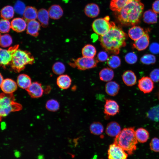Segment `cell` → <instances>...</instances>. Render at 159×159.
Masks as SVG:
<instances>
[{
    "instance_id": "6da1fadb",
    "label": "cell",
    "mask_w": 159,
    "mask_h": 159,
    "mask_svg": "<svg viewBox=\"0 0 159 159\" xmlns=\"http://www.w3.org/2000/svg\"><path fill=\"white\" fill-rule=\"evenodd\" d=\"M127 35L120 27L111 21L109 31L100 38L102 46L109 53L118 54L120 49L126 45Z\"/></svg>"
},
{
    "instance_id": "7a4b0ae2",
    "label": "cell",
    "mask_w": 159,
    "mask_h": 159,
    "mask_svg": "<svg viewBox=\"0 0 159 159\" xmlns=\"http://www.w3.org/2000/svg\"><path fill=\"white\" fill-rule=\"evenodd\" d=\"M144 8L141 0H129L118 13L117 19L126 26H135L139 23Z\"/></svg>"
},
{
    "instance_id": "3957f363",
    "label": "cell",
    "mask_w": 159,
    "mask_h": 159,
    "mask_svg": "<svg viewBox=\"0 0 159 159\" xmlns=\"http://www.w3.org/2000/svg\"><path fill=\"white\" fill-rule=\"evenodd\" d=\"M135 132L134 127L124 128L115 137L114 143L129 154H132L136 149L138 143Z\"/></svg>"
},
{
    "instance_id": "277c9868",
    "label": "cell",
    "mask_w": 159,
    "mask_h": 159,
    "mask_svg": "<svg viewBox=\"0 0 159 159\" xmlns=\"http://www.w3.org/2000/svg\"><path fill=\"white\" fill-rule=\"evenodd\" d=\"M34 59L32 54L27 51L18 49L13 54L11 66L16 72H19L24 69L27 64H32Z\"/></svg>"
},
{
    "instance_id": "5b68a950",
    "label": "cell",
    "mask_w": 159,
    "mask_h": 159,
    "mask_svg": "<svg viewBox=\"0 0 159 159\" xmlns=\"http://www.w3.org/2000/svg\"><path fill=\"white\" fill-rule=\"evenodd\" d=\"M22 108V105L15 101L13 94H0V121L11 112L19 111Z\"/></svg>"
},
{
    "instance_id": "8992f818",
    "label": "cell",
    "mask_w": 159,
    "mask_h": 159,
    "mask_svg": "<svg viewBox=\"0 0 159 159\" xmlns=\"http://www.w3.org/2000/svg\"><path fill=\"white\" fill-rule=\"evenodd\" d=\"M110 18L106 16L103 18L95 20L92 24L94 31L97 34L102 36L109 31L111 26V21L110 22Z\"/></svg>"
},
{
    "instance_id": "52a82bcc",
    "label": "cell",
    "mask_w": 159,
    "mask_h": 159,
    "mask_svg": "<svg viewBox=\"0 0 159 159\" xmlns=\"http://www.w3.org/2000/svg\"><path fill=\"white\" fill-rule=\"evenodd\" d=\"M70 64L72 67H77L81 70H85L96 67L98 61L94 58L82 57L73 60Z\"/></svg>"
},
{
    "instance_id": "ba28073f",
    "label": "cell",
    "mask_w": 159,
    "mask_h": 159,
    "mask_svg": "<svg viewBox=\"0 0 159 159\" xmlns=\"http://www.w3.org/2000/svg\"><path fill=\"white\" fill-rule=\"evenodd\" d=\"M19 45L17 44L9 47L8 50L0 48V67L5 68L10 64L14 52L18 49Z\"/></svg>"
},
{
    "instance_id": "9c48e42d",
    "label": "cell",
    "mask_w": 159,
    "mask_h": 159,
    "mask_svg": "<svg viewBox=\"0 0 159 159\" xmlns=\"http://www.w3.org/2000/svg\"><path fill=\"white\" fill-rule=\"evenodd\" d=\"M108 159H126L128 154L121 147L114 143L108 150Z\"/></svg>"
},
{
    "instance_id": "30bf717a",
    "label": "cell",
    "mask_w": 159,
    "mask_h": 159,
    "mask_svg": "<svg viewBox=\"0 0 159 159\" xmlns=\"http://www.w3.org/2000/svg\"><path fill=\"white\" fill-rule=\"evenodd\" d=\"M119 112V107L115 100L106 99L104 108V113L107 116H112L117 114Z\"/></svg>"
},
{
    "instance_id": "8fae6325",
    "label": "cell",
    "mask_w": 159,
    "mask_h": 159,
    "mask_svg": "<svg viewBox=\"0 0 159 159\" xmlns=\"http://www.w3.org/2000/svg\"><path fill=\"white\" fill-rule=\"evenodd\" d=\"M138 86L140 91L144 93L151 92L154 87L153 82L148 77H144L138 82Z\"/></svg>"
},
{
    "instance_id": "7c38bea8",
    "label": "cell",
    "mask_w": 159,
    "mask_h": 159,
    "mask_svg": "<svg viewBox=\"0 0 159 159\" xmlns=\"http://www.w3.org/2000/svg\"><path fill=\"white\" fill-rule=\"evenodd\" d=\"M26 90L29 96L33 98L41 97L44 92L41 84L37 82L32 83Z\"/></svg>"
},
{
    "instance_id": "4fadbf2b",
    "label": "cell",
    "mask_w": 159,
    "mask_h": 159,
    "mask_svg": "<svg viewBox=\"0 0 159 159\" xmlns=\"http://www.w3.org/2000/svg\"><path fill=\"white\" fill-rule=\"evenodd\" d=\"M1 87L4 93L13 94L17 89V84L13 80L7 78L4 80Z\"/></svg>"
},
{
    "instance_id": "5bb4252c",
    "label": "cell",
    "mask_w": 159,
    "mask_h": 159,
    "mask_svg": "<svg viewBox=\"0 0 159 159\" xmlns=\"http://www.w3.org/2000/svg\"><path fill=\"white\" fill-rule=\"evenodd\" d=\"M11 28L17 32H21L26 29L27 26L26 22L23 19L17 17L11 21Z\"/></svg>"
},
{
    "instance_id": "9a60e30c",
    "label": "cell",
    "mask_w": 159,
    "mask_h": 159,
    "mask_svg": "<svg viewBox=\"0 0 159 159\" xmlns=\"http://www.w3.org/2000/svg\"><path fill=\"white\" fill-rule=\"evenodd\" d=\"M149 43V37L147 33L135 41L133 46L137 50L140 51L145 49L148 46Z\"/></svg>"
},
{
    "instance_id": "2e32d148",
    "label": "cell",
    "mask_w": 159,
    "mask_h": 159,
    "mask_svg": "<svg viewBox=\"0 0 159 159\" xmlns=\"http://www.w3.org/2000/svg\"><path fill=\"white\" fill-rule=\"evenodd\" d=\"M27 23L26 33L34 37L37 36L41 27L39 22L34 20L30 21Z\"/></svg>"
},
{
    "instance_id": "e0dca14e",
    "label": "cell",
    "mask_w": 159,
    "mask_h": 159,
    "mask_svg": "<svg viewBox=\"0 0 159 159\" xmlns=\"http://www.w3.org/2000/svg\"><path fill=\"white\" fill-rule=\"evenodd\" d=\"M121 127L117 122L112 121L107 125L105 130L106 134L111 137H116L121 131Z\"/></svg>"
},
{
    "instance_id": "ac0fdd59",
    "label": "cell",
    "mask_w": 159,
    "mask_h": 159,
    "mask_svg": "<svg viewBox=\"0 0 159 159\" xmlns=\"http://www.w3.org/2000/svg\"><path fill=\"white\" fill-rule=\"evenodd\" d=\"M49 17L54 20L60 19L63 16V11L61 7L58 4L51 5L48 10Z\"/></svg>"
},
{
    "instance_id": "d6986e66",
    "label": "cell",
    "mask_w": 159,
    "mask_h": 159,
    "mask_svg": "<svg viewBox=\"0 0 159 159\" xmlns=\"http://www.w3.org/2000/svg\"><path fill=\"white\" fill-rule=\"evenodd\" d=\"M84 12L87 16L94 18L98 15L100 10L99 6L97 4L91 3L86 6L84 9Z\"/></svg>"
},
{
    "instance_id": "ffe728a7",
    "label": "cell",
    "mask_w": 159,
    "mask_h": 159,
    "mask_svg": "<svg viewBox=\"0 0 159 159\" xmlns=\"http://www.w3.org/2000/svg\"><path fill=\"white\" fill-rule=\"evenodd\" d=\"M38 11L34 7L28 6L26 7L23 14L24 19L26 22L30 21L36 20L37 18Z\"/></svg>"
},
{
    "instance_id": "44dd1931",
    "label": "cell",
    "mask_w": 159,
    "mask_h": 159,
    "mask_svg": "<svg viewBox=\"0 0 159 159\" xmlns=\"http://www.w3.org/2000/svg\"><path fill=\"white\" fill-rule=\"evenodd\" d=\"M122 79L127 85L131 86L135 85L137 82V78L134 73L131 70H127L123 74Z\"/></svg>"
},
{
    "instance_id": "7402d4cb",
    "label": "cell",
    "mask_w": 159,
    "mask_h": 159,
    "mask_svg": "<svg viewBox=\"0 0 159 159\" xmlns=\"http://www.w3.org/2000/svg\"><path fill=\"white\" fill-rule=\"evenodd\" d=\"M145 33L142 27L135 25L129 29L128 34L132 40L135 41L142 36Z\"/></svg>"
},
{
    "instance_id": "603a6c76",
    "label": "cell",
    "mask_w": 159,
    "mask_h": 159,
    "mask_svg": "<svg viewBox=\"0 0 159 159\" xmlns=\"http://www.w3.org/2000/svg\"><path fill=\"white\" fill-rule=\"evenodd\" d=\"M71 83V78L67 74H61L57 80V84L58 87L63 90L68 89L70 87Z\"/></svg>"
},
{
    "instance_id": "cb8c5ba5",
    "label": "cell",
    "mask_w": 159,
    "mask_h": 159,
    "mask_svg": "<svg viewBox=\"0 0 159 159\" xmlns=\"http://www.w3.org/2000/svg\"><path fill=\"white\" fill-rule=\"evenodd\" d=\"M49 16L48 10L42 8L38 11L37 19L43 27H47L49 24Z\"/></svg>"
},
{
    "instance_id": "d4e9b609",
    "label": "cell",
    "mask_w": 159,
    "mask_h": 159,
    "mask_svg": "<svg viewBox=\"0 0 159 159\" xmlns=\"http://www.w3.org/2000/svg\"><path fill=\"white\" fill-rule=\"evenodd\" d=\"M32 83L30 77L26 74H20L17 77V85L22 89L26 90L29 87Z\"/></svg>"
},
{
    "instance_id": "484cf974",
    "label": "cell",
    "mask_w": 159,
    "mask_h": 159,
    "mask_svg": "<svg viewBox=\"0 0 159 159\" xmlns=\"http://www.w3.org/2000/svg\"><path fill=\"white\" fill-rule=\"evenodd\" d=\"M143 18L145 23L149 24H154L157 22L158 16L153 10L149 9L144 13Z\"/></svg>"
},
{
    "instance_id": "4316f807",
    "label": "cell",
    "mask_w": 159,
    "mask_h": 159,
    "mask_svg": "<svg viewBox=\"0 0 159 159\" xmlns=\"http://www.w3.org/2000/svg\"><path fill=\"white\" fill-rule=\"evenodd\" d=\"M120 87L119 85L115 81H109L105 86V91L109 95L115 96L118 93Z\"/></svg>"
},
{
    "instance_id": "83f0119b",
    "label": "cell",
    "mask_w": 159,
    "mask_h": 159,
    "mask_svg": "<svg viewBox=\"0 0 159 159\" xmlns=\"http://www.w3.org/2000/svg\"><path fill=\"white\" fill-rule=\"evenodd\" d=\"M101 80L105 82H109L114 77V72L110 68H105L102 69L99 73Z\"/></svg>"
},
{
    "instance_id": "f1b7e54d",
    "label": "cell",
    "mask_w": 159,
    "mask_h": 159,
    "mask_svg": "<svg viewBox=\"0 0 159 159\" xmlns=\"http://www.w3.org/2000/svg\"><path fill=\"white\" fill-rule=\"evenodd\" d=\"M14 8L11 6L7 5L3 7L0 11V16L4 19L9 20L13 18L14 12Z\"/></svg>"
},
{
    "instance_id": "f546056e",
    "label": "cell",
    "mask_w": 159,
    "mask_h": 159,
    "mask_svg": "<svg viewBox=\"0 0 159 159\" xmlns=\"http://www.w3.org/2000/svg\"><path fill=\"white\" fill-rule=\"evenodd\" d=\"M136 138L138 141L141 143L146 142L149 137V133L146 129L140 128L135 132Z\"/></svg>"
},
{
    "instance_id": "4dcf8cb0",
    "label": "cell",
    "mask_w": 159,
    "mask_h": 159,
    "mask_svg": "<svg viewBox=\"0 0 159 159\" xmlns=\"http://www.w3.org/2000/svg\"><path fill=\"white\" fill-rule=\"evenodd\" d=\"M96 53L95 47L93 45L88 44L85 46L82 50V53L83 57L94 58Z\"/></svg>"
},
{
    "instance_id": "1f68e13d",
    "label": "cell",
    "mask_w": 159,
    "mask_h": 159,
    "mask_svg": "<svg viewBox=\"0 0 159 159\" xmlns=\"http://www.w3.org/2000/svg\"><path fill=\"white\" fill-rule=\"evenodd\" d=\"M129 0H111L110 8L112 11L118 12Z\"/></svg>"
},
{
    "instance_id": "d6a6232c",
    "label": "cell",
    "mask_w": 159,
    "mask_h": 159,
    "mask_svg": "<svg viewBox=\"0 0 159 159\" xmlns=\"http://www.w3.org/2000/svg\"><path fill=\"white\" fill-rule=\"evenodd\" d=\"M104 130V127L102 124L98 122H95L92 123L90 127L91 133L95 135L102 134Z\"/></svg>"
},
{
    "instance_id": "836d02e7",
    "label": "cell",
    "mask_w": 159,
    "mask_h": 159,
    "mask_svg": "<svg viewBox=\"0 0 159 159\" xmlns=\"http://www.w3.org/2000/svg\"><path fill=\"white\" fill-rule=\"evenodd\" d=\"M147 117L150 120L156 122L159 121V105L152 107L148 112Z\"/></svg>"
},
{
    "instance_id": "e575fe53",
    "label": "cell",
    "mask_w": 159,
    "mask_h": 159,
    "mask_svg": "<svg viewBox=\"0 0 159 159\" xmlns=\"http://www.w3.org/2000/svg\"><path fill=\"white\" fill-rule=\"evenodd\" d=\"M107 63L111 68L115 69L118 67L120 65L121 61L120 57L115 55H112L108 57Z\"/></svg>"
},
{
    "instance_id": "d590c367",
    "label": "cell",
    "mask_w": 159,
    "mask_h": 159,
    "mask_svg": "<svg viewBox=\"0 0 159 159\" xmlns=\"http://www.w3.org/2000/svg\"><path fill=\"white\" fill-rule=\"evenodd\" d=\"M60 105L59 102L56 100L51 99L49 100L46 103V107L49 111L55 112L59 109Z\"/></svg>"
},
{
    "instance_id": "8d00e7d4",
    "label": "cell",
    "mask_w": 159,
    "mask_h": 159,
    "mask_svg": "<svg viewBox=\"0 0 159 159\" xmlns=\"http://www.w3.org/2000/svg\"><path fill=\"white\" fill-rule=\"evenodd\" d=\"M12 42L11 37L8 34L1 36L0 46L3 47H7L10 46Z\"/></svg>"
},
{
    "instance_id": "74e56055",
    "label": "cell",
    "mask_w": 159,
    "mask_h": 159,
    "mask_svg": "<svg viewBox=\"0 0 159 159\" xmlns=\"http://www.w3.org/2000/svg\"><path fill=\"white\" fill-rule=\"evenodd\" d=\"M52 69L54 74L58 75H61L64 72L65 67L62 63L57 62L53 65Z\"/></svg>"
},
{
    "instance_id": "f35d334b",
    "label": "cell",
    "mask_w": 159,
    "mask_h": 159,
    "mask_svg": "<svg viewBox=\"0 0 159 159\" xmlns=\"http://www.w3.org/2000/svg\"><path fill=\"white\" fill-rule=\"evenodd\" d=\"M140 61L143 64L149 65L154 64L156 62V59L155 56L153 54H146L141 58Z\"/></svg>"
},
{
    "instance_id": "ab89813d",
    "label": "cell",
    "mask_w": 159,
    "mask_h": 159,
    "mask_svg": "<svg viewBox=\"0 0 159 159\" xmlns=\"http://www.w3.org/2000/svg\"><path fill=\"white\" fill-rule=\"evenodd\" d=\"M11 28V23L9 21L4 19L0 20V32L4 33L8 32Z\"/></svg>"
},
{
    "instance_id": "60d3db41",
    "label": "cell",
    "mask_w": 159,
    "mask_h": 159,
    "mask_svg": "<svg viewBox=\"0 0 159 159\" xmlns=\"http://www.w3.org/2000/svg\"><path fill=\"white\" fill-rule=\"evenodd\" d=\"M24 4L22 2L18 1L15 3L14 9L15 12L18 14H23L26 8Z\"/></svg>"
},
{
    "instance_id": "b9f144b4",
    "label": "cell",
    "mask_w": 159,
    "mask_h": 159,
    "mask_svg": "<svg viewBox=\"0 0 159 159\" xmlns=\"http://www.w3.org/2000/svg\"><path fill=\"white\" fill-rule=\"evenodd\" d=\"M125 61L130 64L135 63L138 60L137 56L133 52H130L127 54L125 56Z\"/></svg>"
},
{
    "instance_id": "7bdbcfd3",
    "label": "cell",
    "mask_w": 159,
    "mask_h": 159,
    "mask_svg": "<svg viewBox=\"0 0 159 159\" xmlns=\"http://www.w3.org/2000/svg\"><path fill=\"white\" fill-rule=\"evenodd\" d=\"M150 149L155 152H159V139L154 138L151 140L150 143Z\"/></svg>"
},
{
    "instance_id": "ee69618b",
    "label": "cell",
    "mask_w": 159,
    "mask_h": 159,
    "mask_svg": "<svg viewBox=\"0 0 159 159\" xmlns=\"http://www.w3.org/2000/svg\"><path fill=\"white\" fill-rule=\"evenodd\" d=\"M150 78L155 82L159 81V69H155L152 71L150 74Z\"/></svg>"
},
{
    "instance_id": "f6af8a7d",
    "label": "cell",
    "mask_w": 159,
    "mask_h": 159,
    "mask_svg": "<svg viewBox=\"0 0 159 159\" xmlns=\"http://www.w3.org/2000/svg\"><path fill=\"white\" fill-rule=\"evenodd\" d=\"M108 58L107 53L103 51L99 52L97 55V58L98 61L103 62L107 60Z\"/></svg>"
},
{
    "instance_id": "bcb514c9",
    "label": "cell",
    "mask_w": 159,
    "mask_h": 159,
    "mask_svg": "<svg viewBox=\"0 0 159 159\" xmlns=\"http://www.w3.org/2000/svg\"><path fill=\"white\" fill-rule=\"evenodd\" d=\"M149 50L153 54L159 53V44L156 42L152 43L150 46Z\"/></svg>"
},
{
    "instance_id": "7dc6e473",
    "label": "cell",
    "mask_w": 159,
    "mask_h": 159,
    "mask_svg": "<svg viewBox=\"0 0 159 159\" xmlns=\"http://www.w3.org/2000/svg\"><path fill=\"white\" fill-rule=\"evenodd\" d=\"M152 8L155 12L159 14V0H156L154 1L153 4Z\"/></svg>"
},
{
    "instance_id": "c3c4849f",
    "label": "cell",
    "mask_w": 159,
    "mask_h": 159,
    "mask_svg": "<svg viewBox=\"0 0 159 159\" xmlns=\"http://www.w3.org/2000/svg\"><path fill=\"white\" fill-rule=\"evenodd\" d=\"M3 80V77L1 74L0 73V87H1Z\"/></svg>"
},
{
    "instance_id": "681fc988",
    "label": "cell",
    "mask_w": 159,
    "mask_h": 159,
    "mask_svg": "<svg viewBox=\"0 0 159 159\" xmlns=\"http://www.w3.org/2000/svg\"><path fill=\"white\" fill-rule=\"evenodd\" d=\"M6 124L5 123L3 122L1 124V128L2 129H4L5 127Z\"/></svg>"
},
{
    "instance_id": "f907efd6",
    "label": "cell",
    "mask_w": 159,
    "mask_h": 159,
    "mask_svg": "<svg viewBox=\"0 0 159 159\" xmlns=\"http://www.w3.org/2000/svg\"><path fill=\"white\" fill-rule=\"evenodd\" d=\"M0 36H1V34H0Z\"/></svg>"
}]
</instances>
